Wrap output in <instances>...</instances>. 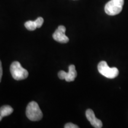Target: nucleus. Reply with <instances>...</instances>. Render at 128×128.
Here are the masks:
<instances>
[{"label":"nucleus","instance_id":"obj_2","mask_svg":"<svg viewBox=\"0 0 128 128\" xmlns=\"http://www.w3.org/2000/svg\"><path fill=\"white\" fill-rule=\"evenodd\" d=\"M10 72L14 80H23L28 78V72L22 66L20 63L18 61L12 62L10 66Z\"/></svg>","mask_w":128,"mask_h":128},{"label":"nucleus","instance_id":"obj_4","mask_svg":"<svg viewBox=\"0 0 128 128\" xmlns=\"http://www.w3.org/2000/svg\"><path fill=\"white\" fill-rule=\"evenodd\" d=\"M98 71L105 77L113 79L119 75V70L116 67L110 68L106 61H101L98 65Z\"/></svg>","mask_w":128,"mask_h":128},{"label":"nucleus","instance_id":"obj_12","mask_svg":"<svg viewBox=\"0 0 128 128\" xmlns=\"http://www.w3.org/2000/svg\"><path fill=\"white\" fill-rule=\"evenodd\" d=\"M2 76V63H1V61L0 60V82H1V81Z\"/></svg>","mask_w":128,"mask_h":128},{"label":"nucleus","instance_id":"obj_9","mask_svg":"<svg viewBox=\"0 0 128 128\" xmlns=\"http://www.w3.org/2000/svg\"><path fill=\"white\" fill-rule=\"evenodd\" d=\"M26 28L30 31H33L38 28L36 21H28L24 24Z\"/></svg>","mask_w":128,"mask_h":128},{"label":"nucleus","instance_id":"obj_6","mask_svg":"<svg viewBox=\"0 0 128 128\" xmlns=\"http://www.w3.org/2000/svg\"><path fill=\"white\" fill-rule=\"evenodd\" d=\"M66 28L64 26H60L52 35L55 41L61 44H66L69 42V38L65 35Z\"/></svg>","mask_w":128,"mask_h":128},{"label":"nucleus","instance_id":"obj_11","mask_svg":"<svg viewBox=\"0 0 128 128\" xmlns=\"http://www.w3.org/2000/svg\"><path fill=\"white\" fill-rule=\"evenodd\" d=\"M64 128H78L79 127L76 124H72V123H68V124H66L64 126Z\"/></svg>","mask_w":128,"mask_h":128},{"label":"nucleus","instance_id":"obj_1","mask_svg":"<svg viewBox=\"0 0 128 128\" xmlns=\"http://www.w3.org/2000/svg\"><path fill=\"white\" fill-rule=\"evenodd\" d=\"M26 116L32 121H39L43 118V113L38 104L35 102H31L26 108Z\"/></svg>","mask_w":128,"mask_h":128},{"label":"nucleus","instance_id":"obj_13","mask_svg":"<svg viewBox=\"0 0 128 128\" xmlns=\"http://www.w3.org/2000/svg\"><path fill=\"white\" fill-rule=\"evenodd\" d=\"M2 118H3V117H2V116H1V115H0V121H1V120H2Z\"/></svg>","mask_w":128,"mask_h":128},{"label":"nucleus","instance_id":"obj_7","mask_svg":"<svg viewBox=\"0 0 128 128\" xmlns=\"http://www.w3.org/2000/svg\"><path fill=\"white\" fill-rule=\"evenodd\" d=\"M86 115L88 119L94 128H101L103 126L102 122L96 118V117L94 114V112L92 109H88L86 112Z\"/></svg>","mask_w":128,"mask_h":128},{"label":"nucleus","instance_id":"obj_3","mask_svg":"<svg viewBox=\"0 0 128 128\" xmlns=\"http://www.w3.org/2000/svg\"><path fill=\"white\" fill-rule=\"evenodd\" d=\"M124 0H111L106 4L104 10L108 16H116L123 9Z\"/></svg>","mask_w":128,"mask_h":128},{"label":"nucleus","instance_id":"obj_5","mask_svg":"<svg viewBox=\"0 0 128 128\" xmlns=\"http://www.w3.org/2000/svg\"><path fill=\"white\" fill-rule=\"evenodd\" d=\"M77 76V72L74 65H70L69 66L68 72L64 71H60L58 72V77L60 80H65L67 82L74 81Z\"/></svg>","mask_w":128,"mask_h":128},{"label":"nucleus","instance_id":"obj_8","mask_svg":"<svg viewBox=\"0 0 128 128\" xmlns=\"http://www.w3.org/2000/svg\"><path fill=\"white\" fill-rule=\"evenodd\" d=\"M12 112H13V108L10 106H3L0 108V115L2 117L9 116Z\"/></svg>","mask_w":128,"mask_h":128},{"label":"nucleus","instance_id":"obj_10","mask_svg":"<svg viewBox=\"0 0 128 128\" xmlns=\"http://www.w3.org/2000/svg\"><path fill=\"white\" fill-rule=\"evenodd\" d=\"M35 21H36L37 25H38V28H41L42 26L43 25V24H44V18H43L42 17H38V18H37Z\"/></svg>","mask_w":128,"mask_h":128}]
</instances>
